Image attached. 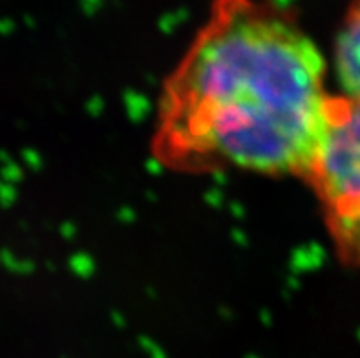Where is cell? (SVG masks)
Masks as SVG:
<instances>
[{"label": "cell", "mask_w": 360, "mask_h": 358, "mask_svg": "<svg viewBox=\"0 0 360 358\" xmlns=\"http://www.w3.org/2000/svg\"><path fill=\"white\" fill-rule=\"evenodd\" d=\"M335 105L324 57L289 13L216 0L165 82L152 152L176 172L309 179Z\"/></svg>", "instance_id": "obj_1"}, {"label": "cell", "mask_w": 360, "mask_h": 358, "mask_svg": "<svg viewBox=\"0 0 360 358\" xmlns=\"http://www.w3.org/2000/svg\"><path fill=\"white\" fill-rule=\"evenodd\" d=\"M307 181L338 254L360 269V101L337 97L328 139Z\"/></svg>", "instance_id": "obj_2"}, {"label": "cell", "mask_w": 360, "mask_h": 358, "mask_svg": "<svg viewBox=\"0 0 360 358\" xmlns=\"http://www.w3.org/2000/svg\"><path fill=\"white\" fill-rule=\"evenodd\" d=\"M335 68L347 99L360 101V0H353L335 46Z\"/></svg>", "instance_id": "obj_3"}]
</instances>
